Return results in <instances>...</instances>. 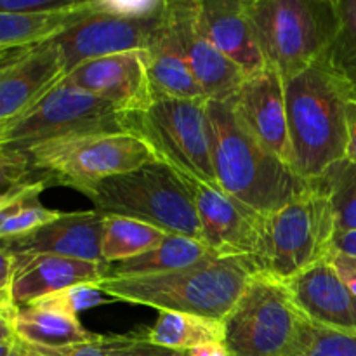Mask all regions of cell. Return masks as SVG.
<instances>
[{
	"instance_id": "6da1fadb",
	"label": "cell",
	"mask_w": 356,
	"mask_h": 356,
	"mask_svg": "<svg viewBox=\"0 0 356 356\" xmlns=\"http://www.w3.org/2000/svg\"><path fill=\"white\" fill-rule=\"evenodd\" d=\"M207 111L219 190L261 216H270L312 186L289 163L261 145L228 104L209 101Z\"/></svg>"
},
{
	"instance_id": "7a4b0ae2",
	"label": "cell",
	"mask_w": 356,
	"mask_h": 356,
	"mask_svg": "<svg viewBox=\"0 0 356 356\" xmlns=\"http://www.w3.org/2000/svg\"><path fill=\"white\" fill-rule=\"evenodd\" d=\"M284 82L292 169L316 183L346 156L351 94L323 58Z\"/></svg>"
},
{
	"instance_id": "3957f363",
	"label": "cell",
	"mask_w": 356,
	"mask_h": 356,
	"mask_svg": "<svg viewBox=\"0 0 356 356\" xmlns=\"http://www.w3.org/2000/svg\"><path fill=\"white\" fill-rule=\"evenodd\" d=\"M252 261L211 256L188 268L139 278H104L97 287L117 301L149 306L159 312L190 313L225 320L245 291Z\"/></svg>"
},
{
	"instance_id": "277c9868",
	"label": "cell",
	"mask_w": 356,
	"mask_h": 356,
	"mask_svg": "<svg viewBox=\"0 0 356 356\" xmlns=\"http://www.w3.org/2000/svg\"><path fill=\"white\" fill-rule=\"evenodd\" d=\"M31 169L49 186L63 184L87 195L108 177L156 162L145 139L131 131H86L24 146Z\"/></svg>"
},
{
	"instance_id": "5b68a950",
	"label": "cell",
	"mask_w": 356,
	"mask_h": 356,
	"mask_svg": "<svg viewBox=\"0 0 356 356\" xmlns=\"http://www.w3.org/2000/svg\"><path fill=\"white\" fill-rule=\"evenodd\" d=\"M222 323L232 356H301L312 334L285 282L259 271Z\"/></svg>"
},
{
	"instance_id": "8992f818",
	"label": "cell",
	"mask_w": 356,
	"mask_h": 356,
	"mask_svg": "<svg viewBox=\"0 0 356 356\" xmlns=\"http://www.w3.org/2000/svg\"><path fill=\"white\" fill-rule=\"evenodd\" d=\"M86 197L96 211L106 216L138 219L170 235L202 240L200 222L186 177L160 160L108 177Z\"/></svg>"
},
{
	"instance_id": "52a82bcc",
	"label": "cell",
	"mask_w": 356,
	"mask_h": 356,
	"mask_svg": "<svg viewBox=\"0 0 356 356\" xmlns=\"http://www.w3.org/2000/svg\"><path fill=\"white\" fill-rule=\"evenodd\" d=\"M268 66L287 80L318 61L336 37V0H247Z\"/></svg>"
},
{
	"instance_id": "ba28073f",
	"label": "cell",
	"mask_w": 356,
	"mask_h": 356,
	"mask_svg": "<svg viewBox=\"0 0 356 356\" xmlns=\"http://www.w3.org/2000/svg\"><path fill=\"white\" fill-rule=\"evenodd\" d=\"M336 218L329 197L318 183L280 209L264 216L259 254L254 266L280 282L327 259L336 235Z\"/></svg>"
},
{
	"instance_id": "9c48e42d",
	"label": "cell",
	"mask_w": 356,
	"mask_h": 356,
	"mask_svg": "<svg viewBox=\"0 0 356 356\" xmlns=\"http://www.w3.org/2000/svg\"><path fill=\"white\" fill-rule=\"evenodd\" d=\"M207 104V99L155 97L146 110L125 115L124 125L148 143L160 162L219 190Z\"/></svg>"
},
{
	"instance_id": "30bf717a",
	"label": "cell",
	"mask_w": 356,
	"mask_h": 356,
	"mask_svg": "<svg viewBox=\"0 0 356 356\" xmlns=\"http://www.w3.org/2000/svg\"><path fill=\"white\" fill-rule=\"evenodd\" d=\"M124 115L111 104L65 80L0 134V146H30L86 131H127Z\"/></svg>"
},
{
	"instance_id": "8fae6325",
	"label": "cell",
	"mask_w": 356,
	"mask_h": 356,
	"mask_svg": "<svg viewBox=\"0 0 356 356\" xmlns=\"http://www.w3.org/2000/svg\"><path fill=\"white\" fill-rule=\"evenodd\" d=\"M163 13L165 6L153 16H125L106 9L103 0L90 2L82 19L54 37L66 73L89 59L149 49L162 30Z\"/></svg>"
},
{
	"instance_id": "7c38bea8",
	"label": "cell",
	"mask_w": 356,
	"mask_h": 356,
	"mask_svg": "<svg viewBox=\"0 0 356 356\" xmlns=\"http://www.w3.org/2000/svg\"><path fill=\"white\" fill-rule=\"evenodd\" d=\"M66 76V65L52 40L0 54V134L30 111Z\"/></svg>"
},
{
	"instance_id": "4fadbf2b",
	"label": "cell",
	"mask_w": 356,
	"mask_h": 356,
	"mask_svg": "<svg viewBox=\"0 0 356 356\" xmlns=\"http://www.w3.org/2000/svg\"><path fill=\"white\" fill-rule=\"evenodd\" d=\"M202 242L218 257H243L252 261L259 254L264 216L252 211L225 191L197 179H188Z\"/></svg>"
},
{
	"instance_id": "5bb4252c",
	"label": "cell",
	"mask_w": 356,
	"mask_h": 356,
	"mask_svg": "<svg viewBox=\"0 0 356 356\" xmlns=\"http://www.w3.org/2000/svg\"><path fill=\"white\" fill-rule=\"evenodd\" d=\"M63 80L111 104L124 117L146 110L155 99L143 51L89 59Z\"/></svg>"
},
{
	"instance_id": "9a60e30c",
	"label": "cell",
	"mask_w": 356,
	"mask_h": 356,
	"mask_svg": "<svg viewBox=\"0 0 356 356\" xmlns=\"http://www.w3.org/2000/svg\"><path fill=\"white\" fill-rule=\"evenodd\" d=\"M226 104L261 145L292 167L285 82L277 70L266 65L257 73L245 76Z\"/></svg>"
},
{
	"instance_id": "2e32d148",
	"label": "cell",
	"mask_w": 356,
	"mask_h": 356,
	"mask_svg": "<svg viewBox=\"0 0 356 356\" xmlns=\"http://www.w3.org/2000/svg\"><path fill=\"white\" fill-rule=\"evenodd\" d=\"M165 14L205 99L216 103L232 99L247 75L198 30L197 0H167Z\"/></svg>"
},
{
	"instance_id": "e0dca14e",
	"label": "cell",
	"mask_w": 356,
	"mask_h": 356,
	"mask_svg": "<svg viewBox=\"0 0 356 356\" xmlns=\"http://www.w3.org/2000/svg\"><path fill=\"white\" fill-rule=\"evenodd\" d=\"M106 214L99 211L63 212L58 219L23 238L0 242L10 254H54L103 264L101 238Z\"/></svg>"
},
{
	"instance_id": "ac0fdd59",
	"label": "cell",
	"mask_w": 356,
	"mask_h": 356,
	"mask_svg": "<svg viewBox=\"0 0 356 356\" xmlns=\"http://www.w3.org/2000/svg\"><path fill=\"white\" fill-rule=\"evenodd\" d=\"M197 24L202 35L247 76L266 66L247 0H197Z\"/></svg>"
},
{
	"instance_id": "d6986e66",
	"label": "cell",
	"mask_w": 356,
	"mask_h": 356,
	"mask_svg": "<svg viewBox=\"0 0 356 356\" xmlns=\"http://www.w3.org/2000/svg\"><path fill=\"white\" fill-rule=\"evenodd\" d=\"M302 315L313 323L356 330V296L323 259L285 282Z\"/></svg>"
},
{
	"instance_id": "ffe728a7",
	"label": "cell",
	"mask_w": 356,
	"mask_h": 356,
	"mask_svg": "<svg viewBox=\"0 0 356 356\" xmlns=\"http://www.w3.org/2000/svg\"><path fill=\"white\" fill-rule=\"evenodd\" d=\"M16 261L13 282L14 301L19 308L63 289L80 284L97 285L106 266L54 254H13Z\"/></svg>"
},
{
	"instance_id": "44dd1931",
	"label": "cell",
	"mask_w": 356,
	"mask_h": 356,
	"mask_svg": "<svg viewBox=\"0 0 356 356\" xmlns=\"http://www.w3.org/2000/svg\"><path fill=\"white\" fill-rule=\"evenodd\" d=\"M145 61L148 68L155 97L172 99H205L197 79L190 68L183 45L176 31L170 26L167 14L163 13V24L160 33L146 49Z\"/></svg>"
},
{
	"instance_id": "7402d4cb",
	"label": "cell",
	"mask_w": 356,
	"mask_h": 356,
	"mask_svg": "<svg viewBox=\"0 0 356 356\" xmlns=\"http://www.w3.org/2000/svg\"><path fill=\"white\" fill-rule=\"evenodd\" d=\"M216 256L202 240L184 235H167L148 252L120 263L108 264L104 278H139L188 268L191 264Z\"/></svg>"
},
{
	"instance_id": "603a6c76",
	"label": "cell",
	"mask_w": 356,
	"mask_h": 356,
	"mask_svg": "<svg viewBox=\"0 0 356 356\" xmlns=\"http://www.w3.org/2000/svg\"><path fill=\"white\" fill-rule=\"evenodd\" d=\"M45 188L49 184L33 176L0 197V242L23 238L63 214L42 204L40 195Z\"/></svg>"
},
{
	"instance_id": "cb8c5ba5",
	"label": "cell",
	"mask_w": 356,
	"mask_h": 356,
	"mask_svg": "<svg viewBox=\"0 0 356 356\" xmlns=\"http://www.w3.org/2000/svg\"><path fill=\"white\" fill-rule=\"evenodd\" d=\"M90 2H75L63 10L44 14H0V54L30 47L58 37L82 19Z\"/></svg>"
},
{
	"instance_id": "d4e9b609",
	"label": "cell",
	"mask_w": 356,
	"mask_h": 356,
	"mask_svg": "<svg viewBox=\"0 0 356 356\" xmlns=\"http://www.w3.org/2000/svg\"><path fill=\"white\" fill-rule=\"evenodd\" d=\"M16 337L38 346H72V344L92 343L101 336L89 332L79 318L61 315L40 306H24L14 320Z\"/></svg>"
},
{
	"instance_id": "484cf974",
	"label": "cell",
	"mask_w": 356,
	"mask_h": 356,
	"mask_svg": "<svg viewBox=\"0 0 356 356\" xmlns=\"http://www.w3.org/2000/svg\"><path fill=\"white\" fill-rule=\"evenodd\" d=\"M141 336L159 346L191 351L209 343H225V323L190 313L159 312L156 322Z\"/></svg>"
},
{
	"instance_id": "4316f807",
	"label": "cell",
	"mask_w": 356,
	"mask_h": 356,
	"mask_svg": "<svg viewBox=\"0 0 356 356\" xmlns=\"http://www.w3.org/2000/svg\"><path fill=\"white\" fill-rule=\"evenodd\" d=\"M167 235L169 233L138 219L113 214L106 216L101 238L104 264L120 263L141 256L159 245Z\"/></svg>"
},
{
	"instance_id": "83f0119b",
	"label": "cell",
	"mask_w": 356,
	"mask_h": 356,
	"mask_svg": "<svg viewBox=\"0 0 356 356\" xmlns=\"http://www.w3.org/2000/svg\"><path fill=\"white\" fill-rule=\"evenodd\" d=\"M336 37L322 56L356 99V0H336Z\"/></svg>"
},
{
	"instance_id": "f1b7e54d",
	"label": "cell",
	"mask_w": 356,
	"mask_h": 356,
	"mask_svg": "<svg viewBox=\"0 0 356 356\" xmlns=\"http://www.w3.org/2000/svg\"><path fill=\"white\" fill-rule=\"evenodd\" d=\"M316 183L329 197L337 232L356 229V163L343 160Z\"/></svg>"
},
{
	"instance_id": "f546056e",
	"label": "cell",
	"mask_w": 356,
	"mask_h": 356,
	"mask_svg": "<svg viewBox=\"0 0 356 356\" xmlns=\"http://www.w3.org/2000/svg\"><path fill=\"white\" fill-rule=\"evenodd\" d=\"M115 301L117 299L110 298V296H104V292L97 285L80 284L68 289H63V291L54 292L51 296H45V298L37 299L31 305L51 309V312L56 313H61V315L72 316V318H79L80 313L89 312V309L97 308V306Z\"/></svg>"
},
{
	"instance_id": "4dcf8cb0",
	"label": "cell",
	"mask_w": 356,
	"mask_h": 356,
	"mask_svg": "<svg viewBox=\"0 0 356 356\" xmlns=\"http://www.w3.org/2000/svg\"><path fill=\"white\" fill-rule=\"evenodd\" d=\"M301 356H356V330L312 322V334Z\"/></svg>"
},
{
	"instance_id": "1f68e13d",
	"label": "cell",
	"mask_w": 356,
	"mask_h": 356,
	"mask_svg": "<svg viewBox=\"0 0 356 356\" xmlns=\"http://www.w3.org/2000/svg\"><path fill=\"white\" fill-rule=\"evenodd\" d=\"M33 176L26 149L21 146H0V197Z\"/></svg>"
},
{
	"instance_id": "d6a6232c",
	"label": "cell",
	"mask_w": 356,
	"mask_h": 356,
	"mask_svg": "<svg viewBox=\"0 0 356 356\" xmlns=\"http://www.w3.org/2000/svg\"><path fill=\"white\" fill-rule=\"evenodd\" d=\"M13 356H108V337L101 336L92 343L72 344V346H38L26 341H14Z\"/></svg>"
},
{
	"instance_id": "836d02e7",
	"label": "cell",
	"mask_w": 356,
	"mask_h": 356,
	"mask_svg": "<svg viewBox=\"0 0 356 356\" xmlns=\"http://www.w3.org/2000/svg\"><path fill=\"white\" fill-rule=\"evenodd\" d=\"M108 356H190V351L159 346L143 336H111L108 337Z\"/></svg>"
},
{
	"instance_id": "e575fe53",
	"label": "cell",
	"mask_w": 356,
	"mask_h": 356,
	"mask_svg": "<svg viewBox=\"0 0 356 356\" xmlns=\"http://www.w3.org/2000/svg\"><path fill=\"white\" fill-rule=\"evenodd\" d=\"M14 268H16L14 256L0 245V313L16 320L19 306L16 305L13 296Z\"/></svg>"
},
{
	"instance_id": "d590c367",
	"label": "cell",
	"mask_w": 356,
	"mask_h": 356,
	"mask_svg": "<svg viewBox=\"0 0 356 356\" xmlns=\"http://www.w3.org/2000/svg\"><path fill=\"white\" fill-rule=\"evenodd\" d=\"M72 0H0V14H44L73 6Z\"/></svg>"
},
{
	"instance_id": "8d00e7d4",
	"label": "cell",
	"mask_w": 356,
	"mask_h": 356,
	"mask_svg": "<svg viewBox=\"0 0 356 356\" xmlns=\"http://www.w3.org/2000/svg\"><path fill=\"white\" fill-rule=\"evenodd\" d=\"M327 259L336 268L337 275L346 284V287L356 296V257L344 256V254L336 252V250H330Z\"/></svg>"
},
{
	"instance_id": "74e56055",
	"label": "cell",
	"mask_w": 356,
	"mask_h": 356,
	"mask_svg": "<svg viewBox=\"0 0 356 356\" xmlns=\"http://www.w3.org/2000/svg\"><path fill=\"white\" fill-rule=\"evenodd\" d=\"M346 131H348V143H346V156L344 160L356 163V99L351 97L346 106Z\"/></svg>"
},
{
	"instance_id": "f35d334b",
	"label": "cell",
	"mask_w": 356,
	"mask_h": 356,
	"mask_svg": "<svg viewBox=\"0 0 356 356\" xmlns=\"http://www.w3.org/2000/svg\"><path fill=\"white\" fill-rule=\"evenodd\" d=\"M332 250L344 254V256L356 257V229L336 232L332 238Z\"/></svg>"
},
{
	"instance_id": "ab89813d",
	"label": "cell",
	"mask_w": 356,
	"mask_h": 356,
	"mask_svg": "<svg viewBox=\"0 0 356 356\" xmlns=\"http://www.w3.org/2000/svg\"><path fill=\"white\" fill-rule=\"evenodd\" d=\"M190 356H232L225 343H209L190 351Z\"/></svg>"
},
{
	"instance_id": "60d3db41",
	"label": "cell",
	"mask_w": 356,
	"mask_h": 356,
	"mask_svg": "<svg viewBox=\"0 0 356 356\" xmlns=\"http://www.w3.org/2000/svg\"><path fill=\"white\" fill-rule=\"evenodd\" d=\"M16 341V329H14V318L0 313V344L13 343Z\"/></svg>"
},
{
	"instance_id": "b9f144b4",
	"label": "cell",
	"mask_w": 356,
	"mask_h": 356,
	"mask_svg": "<svg viewBox=\"0 0 356 356\" xmlns=\"http://www.w3.org/2000/svg\"><path fill=\"white\" fill-rule=\"evenodd\" d=\"M14 355V341L13 343L0 344V356H13Z\"/></svg>"
}]
</instances>
